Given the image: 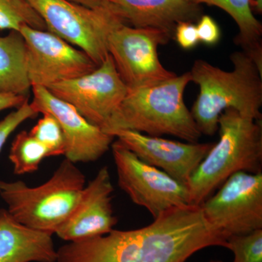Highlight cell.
Segmentation results:
<instances>
[{"label":"cell","instance_id":"cell-27","mask_svg":"<svg viewBox=\"0 0 262 262\" xmlns=\"http://www.w3.org/2000/svg\"><path fill=\"white\" fill-rule=\"evenodd\" d=\"M68 1L82 5L85 8H91V9L101 8L107 3V0H68Z\"/></svg>","mask_w":262,"mask_h":262},{"label":"cell","instance_id":"cell-21","mask_svg":"<svg viewBox=\"0 0 262 262\" xmlns=\"http://www.w3.org/2000/svg\"><path fill=\"white\" fill-rule=\"evenodd\" d=\"M29 134L47 149L49 157L64 155V135L59 123L49 114H42Z\"/></svg>","mask_w":262,"mask_h":262},{"label":"cell","instance_id":"cell-1","mask_svg":"<svg viewBox=\"0 0 262 262\" xmlns=\"http://www.w3.org/2000/svg\"><path fill=\"white\" fill-rule=\"evenodd\" d=\"M227 248V238L205 219L201 205L175 207L142 228L115 230L69 242L56 262H185L203 248Z\"/></svg>","mask_w":262,"mask_h":262},{"label":"cell","instance_id":"cell-29","mask_svg":"<svg viewBox=\"0 0 262 262\" xmlns=\"http://www.w3.org/2000/svg\"><path fill=\"white\" fill-rule=\"evenodd\" d=\"M210 262H223V261H211Z\"/></svg>","mask_w":262,"mask_h":262},{"label":"cell","instance_id":"cell-2","mask_svg":"<svg viewBox=\"0 0 262 262\" xmlns=\"http://www.w3.org/2000/svg\"><path fill=\"white\" fill-rule=\"evenodd\" d=\"M230 59L233 63L230 72L202 59L196 60L189 72L192 82L199 86L190 112L202 135H214L221 115L229 108L261 120V72L244 51L234 52Z\"/></svg>","mask_w":262,"mask_h":262},{"label":"cell","instance_id":"cell-6","mask_svg":"<svg viewBox=\"0 0 262 262\" xmlns=\"http://www.w3.org/2000/svg\"><path fill=\"white\" fill-rule=\"evenodd\" d=\"M29 1L44 20L48 32L80 48L98 67L108 55L110 34L125 24L108 2L101 8L91 9L68 0Z\"/></svg>","mask_w":262,"mask_h":262},{"label":"cell","instance_id":"cell-20","mask_svg":"<svg viewBox=\"0 0 262 262\" xmlns=\"http://www.w3.org/2000/svg\"><path fill=\"white\" fill-rule=\"evenodd\" d=\"M23 26L47 31L44 20L29 0H0V30L19 32Z\"/></svg>","mask_w":262,"mask_h":262},{"label":"cell","instance_id":"cell-25","mask_svg":"<svg viewBox=\"0 0 262 262\" xmlns=\"http://www.w3.org/2000/svg\"><path fill=\"white\" fill-rule=\"evenodd\" d=\"M173 37L179 46L184 50L192 49L200 42L196 25L192 22L184 21L177 24Z\"/></svg>","mask_w":262,"mask_h":262},{"label":"cell","instance_id":"cell-12","mask_svg":"<svg viewBox=\"0 0 262 262\" xmlns=\"http://www.w3.org/2000/svg\"><path fill=\"white\" fill-rule=\"evenodd\" d=\"M32 106L38 113L49 114L59 123L65 138L66 159L74 163L99 159L110 149L113 136L84 118L70 103L56 97L46 88L32 87Z\"/></svg>","mask_w":262,"mask_h":262},{"label":"cell","instance_id":"cell-22","mask_svg":"<svg viewBox=\"0 0 262 262\" xmlns=\"http://www.w3.org/2000/svg\"><path fill=\"white\" fill-rule=\"evenodd\" d=\"M227 248L234 254L233 262H262V229L227 239Z\"/></svg>","mask_w":262,"mask_h":262},{"label":"cell","instance_id":"cell-24","mask_svg":"<svg viewBox=\"0 0 262 262\" xmlns=\"http://www.w3.org/2000/svg\"><path fill=\"white\" fill-rule=\"evenodd\" d=\"M200 42L213 46L220 40L221 30L214 19L210 15H203L196 25Z\"/></svg>","mask_w":262,"mask_h":262},{"label":"cell","instance_id":"cell-16","mask_svg":"<svg viewBox=\"0 0 262 262\" xmlns=\"http://www.w3.org/2000/svg\"><path fill=\"white\" fill-rule=\"evenodd\" d=\"M52 234L22 225L0 209V262H56Z\"/></svg>","mask_w":262,"mask_h":262},{"label":"cell","instance_id":"cell-17","mask_svg":"<svg viewBox=\"0 0 262 262\" xmlns=\"http://www.w3.org/2000/svg\"><path fill=\"white\" fill-rule=\"evenodd\" d=\"M32 89L27 73V50L18 31L0 37V94L27 96Z\"/></svg>","mask_w":262,"mask_h":262},{"label":"cell","instance_id":"cell-19","mask_svg":"<svg viewBox=\"0 0 262 262\" xmlns=\"http://www.w3.org/2000/svg\"><path fill=\"white\" fill-rule=\"evenodd\" d=\"M46 158H49L47 149L27 131H21L15 136L9 154L15 174L23 175L36 171Z\"/></svg>","mask_w":262,"mask_h":262},{"label":"cell","instance_id":"cell-14","mask_svg":"<svg viewBox=\"0 0 262 262\" xmlns=\"http://www.w3.org/2000/svg\"><path fill=\"white\" fill-rule=\"evenodd\" d=\"M113 192L108 169L103 167L84 187L77 208L56 231L58 237L77 242L110 233L117 223L112 204Z\"/></svg>","mask_w":262,"mask_h":262},{"label":"cell","instance_id":"cell-23","mask_svg":"<svg viewBox=\"0 0 262 262\" xmlns=\"http://www.w3.org/2000/svg\"><path fill=\"white\" fill-rule=\"evenodd\" d=\"M37 110L32 106V103L27 100L15 111L8 114L4 119L0 121V152L5 143L12 133L24 121L28 119L34 118L38 115Z\"/></svg>","mask_w":262,"mask_h":262},{"label":"cell","instance_id":"cell-5","mask_svg":"<svg viewBox=\"0 0 262 262\" xmlns=\"http://www.w3.org/2000/svg\"><path fill=\"white\" fill-rule=\"evenodd\" d=\"M85 177L70 160H63L42 185L29 187L22 181H0V196L10 215L37 230L56 233L80 203Z\"/></svg>","mask_w":262,"mask_h":262},{"label":"cell","instance_id":"cell-28","mask_svg":"<svg viewBox=\"0 0 262 262\" xmlns=\"http://www.w3.org/2000/svg\"><path fill=\"white\" fill-rule=\"evenodd\" d=\"M250 6L253 13L261 14L262 13V0H251L250 1Z\"/></svg>","mask_w":262,"mask_h":262},{"label":"cell","instance_id":"cell-18","mask_svg":"<svg viewBox=\"0 0 262 262\" xmlns=\"http://www.w3.org/2000/svg\"><path fill=\"white\" fill-rule=\"evenodd\" d=\"M198 5L217 7L233 19L239 29L234 42L252 58L262 70V25L253 15L251 0H189Z\"/></svg>","mask_w":262,"mask_h":262},{"label":"cell","instance_id":"cell-26","mask_svg":"<svg viewBox=\"0 0 262 262\" xmlns=\"http://www.w3.org/2000/svg\"><path fill=\"white\" fill-rule=\"evenodd\" d=\"M27 100V96L10 94H0V112L11 108H18Z\"/></svg>","mask_w":262,"mask_h":262},{"label":"cell","instance_id":"cell-4","mask_svg":"<svg viewBox=\"0 0 262 262\" xmlns=\"http://www.w3.org/2000/svg\"><path fill=\"white\" fill-rule=\"evenodd\" d=\"M220 140L194 170L187 184L191 204L200 206L237 172L262 171L261 120L226 110L219 120Z\"/></svg>","mask_w":262,"mask_h":262},{"label":"cell","instance_id":"cell-11","mask_svg":"<svg viewBox=\"0 0 262 262\" xmlns=\"http://www.w3.org/2000/svg\"><path fill=\"white\" fill-rule=\"evenodd\" d=\"M48 90L101 129L121 104L128 91L110 54L91 73L54 84Z\"/></svg>","mask_w":262,"mask_h":262},{"label":"cell","instance_id":"cell-8","mask_svg":"<svg viewBox=\"0 0 262 262\" xmlns=\"http://www.w3.org/2000/svg\"><path fill=\"white\" fill-rule=\"evenodd\" d=\"M112 149L119 186L154 219L175 207L191 204L185 184L142 161L118 140L112 144Z\"/></svg>","mask_w":262,"mask_h":262},{"label":"cell","instance_id":"cell-13","mask_svg":"<svg viewBox=\"0 0 262 262\" xmlns=\"http://www.w3.org/2000/svg\"><path fill=\"white\" fill-rule=\"evenodd\" d=\"M112 136L139 159L162 169L187 187L194 170L214 144L183 143L133 130H117Z\"/></svg>","mask_w":262,"mask_h":262},{"label":"cell","instance_id":"cell-15","mask_svg":"<svg viewBox=\"0 0 262 262\" xmlns=\"http://www.w3.org/2000/svg\"><path fill=\"white\" fill-rule=\"evenodd\" d=\"M127 25L157 29L173 34L181 22H198L201 5L189 0H107Z\"/></svg>","mask_w":262,"mask_h":262},{"label":"cell","instance_id":"cell-10","mask_svg":"<svg viewBox=\"0 0 262 262\" xmlns=\"http://www.w3.org/2000/svg\"><path fill=\"white\" fill-rule=\"evenodd\" d=\"M19 32L27 46V73L32 87L48 89L91 73L98 67L84 52L53 33L27 26Z\"/></svg>","mask_w":262,"mask_h":262},{"label":"cell","instance_id":"cell-7","mask_svg":"<svg viewBox=\"0 0 262 262\" xmlns=\"http://www.w3.org/2000/svg\"><path fill=\"white\" fill-rule=\"evenodd\" d=\"M173 37L167 31L134 28L125 24L111 33L108 54L127 89L150 87L177 75L163 67L158 53V47Z\"/></svg>","mask_w":262,"mask_h":262},{"label":"cell","instance_id":"cell-9","mask_svg":"<svg viewBox=\"0 0 262 262\" xmlns=\"http://www.w3.org/2000/svg\"><path fill=\"white\" fill-rule=\"evenodd\" d=\"M201 207L207 222L227 239L262 229V173H234Z\"/></svg>","mask_w":262,"mask_h":262},{"label":"cell","instance_id":"cell-3","mask_svg":"<svg viewBox=\"0 0 262 262\" xmlns=\"http://www.w3.org/2000/svg\"><path fill=\"white\" fill-rule=\"evenodd\" d=\"M189 72L150 87L128 89L121 104L101 130L112 134L133 130L146 135H170L196 143L202 134L184 102Z\"/></svg>","mask_w":262,"mask_h":262}]
</instances>
